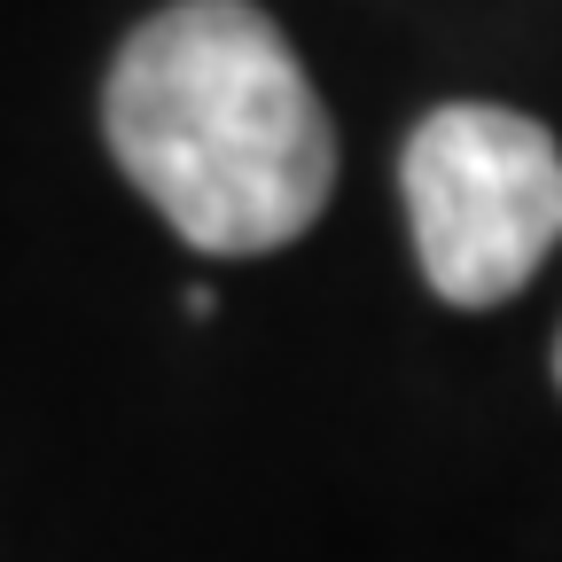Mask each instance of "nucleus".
Instances as JSON below:
<instances>
[{
	"mask_svg": "<svg viewBox=\"0 0 562 562\" xmlns=\"http://www.w3.org/2000/svg\"><path fill=\"white\" fill-rule=\"evenodd\" d=\"M117 172L203 258L297 243L336 188V133L297 47L250 0H172L102 87Z\"/></svg>",
	"mask_w": 562,
	"mask_h": 562,
	"instance_id": "f257e3e1",
	"label": "nucleus"
},
{
	"mask_svg": "<svg viewBox=\"0 0 562 562\" xmlns=\"http://www.w3.org/2000/svg\"><path fill=\"white\" fill-rule=\"evenodd\" d=\"M554 383H562V344H554Z\"/></svg>",
	"mask_w": 562,
	"mask_h": 562,
	"instance_id": "7ed1b4c3",
	"label": "nucleus"
},
{
	"mask_svg": "<svg viewBox=\"0 0 562 562\" xmlns=\"http://www.w3.org/2000/svg\"><path fill=\"white\" fill-rule=\"evenodd\" d=\"M422 281L476 313L516 297L562 243V149L501 102H446L406 133L398 157Z\"/></svg>",
	"mask_w": 562,
	"mask_h": 562,
	"instance_id": "f03ea898",
	"label": "nucleus"
}]
</instances>
